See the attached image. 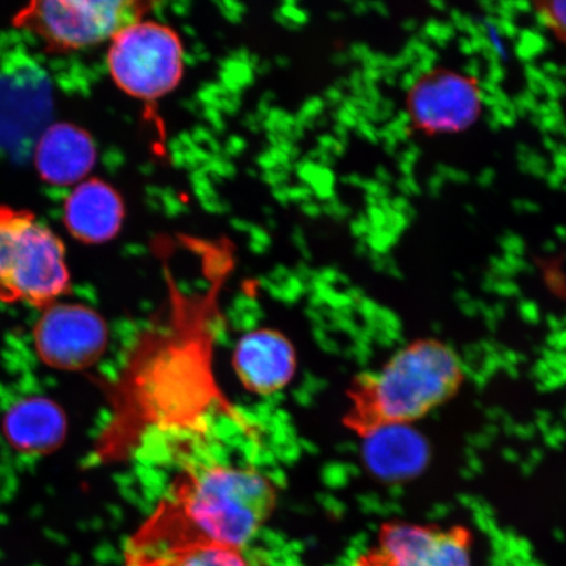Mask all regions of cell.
<instances>
[{"instance_id":"obj_1","label":"cell","mask_w":566,"mask_h":566,"mask_svg":"<svg viewBox=\"0 0 566 566\" xmlns=\"http://www.w3.org/2000/svg\"><path fill=\"white\" fill-rule=\"evenodd\" d=\"M277 491L256 470L224 464L180 473L125 556H151L196 544L242 549L271 516Z\"/></svg>"},{"instance_id":"obj_3","label":"cell","mask_w":566,"mask_h":566,"mask_svg":"<svg viewBox=\"0 0 566 566\" xmlns=\"http://www.w3.org/2000/svg\"><path fill=\"white\" fill-rule=\"evenodd\" d=\"M65 245L32 211L0 205V302L44 310L70 292Z\"/></svg>"},{"instance_id":"obj_13","label":"cell","mask_w":566,"mask_h":566,"mask_svg":"<svg viewBox=\"0 0 566 566\" xmlns=\"http://www.w3.org/2000/svg\"><path fill=\"white\" fill-rule=\"evenodd\" d=\"M367 462L380 476L406 478L419 471L427 460V446L407 427L378 431L366 438Z\"/></svg>"},{"instance_id":"obj_7","label":"cell","mask_w":566,"mask_h":566,"mask_svg":"<svg viewBox=\"0 0 566 566\" xmlns=\"http://www.w3.org/2000/svg\"><path fill=\"white\" fill-rule=\"evenodd\" d=\"M357 566H479L475 537L463 525L388 523Z\"/></svg>"},{"instance_id":"obj_4","label":"cell","mask_w":566,"mask_h":566,"mask_svg":"<svg viewBox=\"0 0 566 566\" xmlns=\"http://www.w3.org/2000/svg\"><path fill=\"white\" fill-rule=\"evenodd\" d=\"M144 2H32L13 24L44 42L49 51L66 53L113 40L125 28L144 20Z\"/></svg>"},{"instance_id":"obj_2","label":"cell","mask_w":566,"mask_h":566,"mask_svg":"<svg viewBox=\"0 0 566 566\" xmlns=\"http://www.w3.org/2000/svg\"><path fill=\"white\" fill-rule=\"evenodd\" d=\"M464 379L458 354L422 338L394 354L379 370L354 379L346 428L366 440L380 430L408 427L450 400Z\"/></svg>"},{"instance_id":"obj_15","label":"cell","mask_w":566,"mask_h":566,"mask_svg":"<svg viewBox=\"0 0 566 566\" xmlns=\"http://www.w3.org/2000/svg\"><path fill=\"white\" fill-rule=\"evenodd\" d=\"M534 12L543 27L566 45V0L536 2Z\"/></svg>"},{"instance_id":"obj_8","label":"cell","mask_w":566,"mask_h":566,"mask_svg":"<svg viewBox=\"0 0 566 566\" xmlns=\"http://www.w3.org/2000/svg\"><path fill=\"white\" fill-rule=\"evenodd\" d=\"M41 313L33 339L42 364L56 370L81 371L103 357L108 328L95 310L80 303L56 302Z\"/></svg>"},{"instance_id":"obj_10","label":"cell","mask_w":566,"mask_h":566,"mask_svg":"<svg viewBox=\"0 0 566 566\" xmlns=\"http://www.w3.org/2000/svg\"><path fill=\"white\" fill-rule=\"evenodd\" d=\"M2 433L11 448L21 454H52L65 441L67 420L55 401L42 396H30L7 410Z\"/></svg>"},{"instance_id":"obj_6","label":"cell","mask_w":566,"mask_h":566,"mask_svg":"<svg viewBox=\"0 0 566 566\" xmlns=\"http://www.w3.org/2000/svg\"><path fill=\"white\" fill-rule=\"evenodd\" d=\"M484 91L475 76L436 67L417 80L407 94L410 124L424 136H454L483 115Z\"/></svg>"},{"instance_id":"obj_11","label":"cell","mask_w":566,"mask_h":566,"mask_svg":"<svg viewBox=\"0 0 566 566\" xmlns=\"http://www.w3.org/2000/svg\"><path fill=\"white\" fill-rule=\"evenodd\" d=\"M125 217L123 198L108 184L92 179L81 184L65 203V224L83 243H104L115 238Z\"/></svg>"},{"instance_id":"obj_5","label":"cell","mask_w":566,"mask_h":566,"mask_svg":"<svg viewBox=\"0 0 566 566\" xmlns=\"http://www.w3.org/2000/svg\"><path fill=\"white\" fill-rule=\"evenodd\" d=\"M108 65L113 80L126 94L140 101H157L181 81V40L165 24L137 21L113 38Z\"/></svg>"},{"instance_id":"obj_9","label":"cell","mask_w":566,"mask_h":566,"mask_svg":"<svg viewBox=\"0 0 566 566\" xmlns=\"http://www.w3.org/2000/svg\"><path fill=\"white\" fill-rule=\"evenodd\" d=\"M233 367L240 381L254 394L271 395L292 380L295 354L285 336L272 329H258L240 339L233 353Z\"/></svg>"},{"instance_id":"obj_12","label":"cell","mask_w":566,"mask_h":566,"mask_svg":"<svg viewBox=\"0 0 566 566\" xmlns=\"http://www.w3.org/2000/svg\"><path fill=\"white\" fill-rule=\"evenodd\" d=\"M34 159L42 179L55 186H71L94 168L96 147L80 126L55 124L42 133Z\"/></svg>"},{"instance_id":"obj_14","label":"cell","mask_w":566,"mask_h":566,"mask_svg":"<svg viewBox=\"0 0 566 566\" xmlns=\"http://www.w3.org/2000/svg\"><path fill=\"white\" fill-rule=\"evenodd\" d=\"M126 566H248L242 549L221 544H196L151 556H125Z\"/></svg>"}]
</instances>
